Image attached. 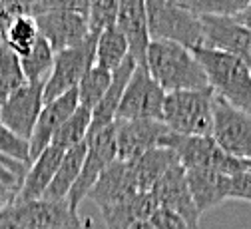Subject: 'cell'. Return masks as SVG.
Listing matches in <instances>:
<instances>
[{"label": "cell", "instance_id": "obj_28", "mask_svg": "<svg viewBox=\"0 0 251 229\" xmlns=\"http://www.w3.org/2000/svg\"><path fill=\"white\" fill-rule=\"evenodd\" d=\"M112 82V72L102 70L98 66H92L84 78L80 80L76 92H78V104L82 108H88L90 112L98 106V102L104 98L108 86Z\"/></svg>", "mask_w": 251, "mask_h": 229}, {"label": "cell", "instance_id": "obj_11", "mask_svg": "<svg viewBox=\"0 0 251 229\" xmlns=\"http://www.w3.org/2000/svg\"><path fill=\"white\" fill-rule=\"evenodd\" d=\"M44 108V84L26 82L6 102L0 104V124L30 144L34 126Z\"/></svg>", "mask_w": 251, "mask_h": 229}, {"label": "cell", "instance_id": "obj_26", "mask_svg": "<svg viewBox=\"0 0 251 229\" xmlns=\"http://www.w3.org/2000/svg\"><path fill=\"white\" fill-rule=\"evenodd\" d=\"M54 50L50 48V44L40 36L36 46L30 50L24 58H20V64H22V72L26 76V82H40V84H46L50 74H52V68H54Z\"/></svg>", "mask_w": 251, "mask_h": 229}, {"label": "cell", "instance_id": "obj_22", "mask_svg": "<svg viewBox=\"0 0 251 229\" xmlns=\"http://www.w3.org/2000/svg\"><path fill=\"white\" fill-rule=\"evenodd\" d=\"M158 202L153 200L151 191L138 193L130 200H124L120 204L102 207V217L106 229H130L138 221H150L153 211L158 209Z\"/></svg>", "mask_w": 251, "mask_h": 229}, {"label": "cell", "instance_id": "obj_6", "mask_svg": "<svg viewBox=\"0 0 251 229\" xmlns=\"http://www.w3.org/2000/svg\"><path fill=\"white\" fill-rule=\"evenodd\" d=\"M116 159H118V146H116V122H114L112 126L100 129L98 134L86 138V157L82 163V170L66 198L72 211L78 213L80 204L88 198L92 187L98 183L100 176Z\"/></svg>", "mask_w": 251, "mask_h": 229}, {"label": "cell", "instance_id": "obj_3", "mask_svg": "<svg viewBox=\"0 0 251 229\" xmlns=\"http://www.w3.org/2000/svg\"><path fill=\"white\" fill-rule=\"evenodd\" d=\"M148 32L151 40H168L185 48L205 46L201 16L172 0H146Z\"/></svg>", "mask_w": 251, "mask_h": 229}, {"label": "cell", "instance_id": "obj_32", "mask_svg": "<svg viewBox=\"0 0 251 229\" xmlns=\"http://www.w3.org/2000/svg\"><path fill=\"white\" fill-rule=\"evenodd\" d=\"M0 155L20 161L30 168V144L18 138L6 126L0 124Z\"/></svg>", "mask_w": 251, "mask_h": 229}, {"label": "cell", "instance_id": "obj_36", "mask_svg": "<svg viewBox=\"0 0 251 229\" xmlns=\"http://www.w3.org/2000/svg\"><path fill=\"white\" fill-rule=\"evenodd\" d=\"M231 200L251 202V174L239 172L231 176Z\"/></svg>", "mask_w": 251, "mask_h": 229}, {"label": "cell", "instance_id": "obj_31", "mask_svg": "<svg viewBox=\"0 0 251 229\" xmlns=\"http://www.w3.org/2000/svg\"><path fill=\"white\" fill-rule=\"evenodd\" d=\"M251 0H190L183 4L187 10H192L198 16H226V18H235L241 14Z\"/></svg>", "mask_w": 251, "mask_h": 229}, {"label": "cell", "instance_id": "obj_41", "mask_svg": "<svg viewBox=\"0 0 251 229\" xmlns=\"http://www.w3.org/2000/svg\"><path fill=\"white\" fill-rule=\"evenodd\" d=\"M172 2H176V4H181V6H183V4L190 2V0H172Z\"/></svg>", "mask_w": 251, "mask_h": 229}, {"label": "cell", "instance_id": "obj_9", "mask_svg": "<svg viewBox=\"0 0 251 229\" xmlns=\"http://www.w3.org/2000/svg\"><path fill=\"white\" fill-rule=\"evenodd\" d=\"M164 100H166V92L150 76L148 68L136 66L128 86H126L116 120H158L162 122Z\"/></svg>", "mask_w": 251, "mask_h": 229}, {"label": "cell", "instance_id": "obj_16", "mask_svg": "<svg viewBox=\"0 0 251 229\" xmlns=\"http://www.w3.org/2000/svg\"><path fill=\"white\" fill-rule=\"evenodd\" d=\"M78 106L80 104H78L76 90H70L64 96L44 104V108L38 116V122L34 126L32 138H30V163L52 144V138L56 136V132L62 127V124L78 110Z\"/></svg>", "mask_w": 251, "mask_h": 229}, {"label": "cell", "instance_id": "obj_18", "mask_svg": "<svg viewBox=\"0 0 251 229\" xmlns=\"http://www.w3.org/2000/svg\"><path fill=\"white\" fill-rule=\"evenodd\" d=\"M116 26L126 36L130 46V56L134 58L138 68H146V54L151 42L148 32L146 0H120Z\"/></svg>", "mask_w": 251, "mask_h": 229}, {"label": "cell", "instance_id": "obj_39", "mask_svg": "<svg viewBox=\"0 0 251 229\" xmlns=\"http://www.w3.org/2000/svg\"><path fill=\"white\" fill-rule=\"evenodd\" d=\"M4 46H6V36L2 34V32H0V50H2Z\"/></svg>", "mask_w": 251, "mask_h": 229}, {"label": "cell", "instance_id": "obj_30", "mask_svg": "<svg viewBox=\"0 0 251 229\" xmlns=\"http://www.w3.org/2000/svg\"><path fill=\"white\" fill-rule=\"evenodd\" d=\"M24 84H26V76L22 72L20 58L8 46H4L0 50V104L6 102Z\"/></svg>", "mask_w": 251, "mask_h": 229}, {"label": "cell", "instance_id": "obj_21", "mask_svg": "<svg viewBox=\"0 0 251 229\" xmlns=\"http://www.w3.org/2000/svg\"><path fill=\"white\" fill-rule=\"evenodd\" d=\"M134 70H136V62H134L132 56H128L112 72V82H110L104 98L98 102V106L92 110V124H90L88 136L98 134L100 129H104V127H108V126H112L116 122V114H118L120 102H122L126 86H128Z\"/></svg>", "mask_w": 251, "mask_h": 229}, {"label": "cell", "instance_id": "obj_4", "mask_svg": "<svg viewBox=\"0 0 251 229\" xmlns=\"http://www.w3.org/2000/svg\"><path fill=\"white\" fill-rule=\"evenodd\" d=\"M213 90H181L170 92L164 100L162 122L174 134L181 136H211L213 132Z\"/></svg>", "mask_w": 251, "mask_h": 229}, {"label": "cell", "instance_id": "obj_33", "mask_svg": "<svg viewBox=\"0 0 251 229\" xmlns=\"http://www.w3.org/2000/svg\"><path fill=\"white\" fill-rule=\"evenodd\" d=\"M120 0H90V28L92 32H102L104 28L116 24Z\"/></svg>", "mask_w": 251, "mask_h": 229}, {"label": "cell", "instance_id": "obj_17", "mask_svg": "<svg viewBox=\"0 0 251 229\" xmlns=\"http://www.w3.org/2000/svg\"><path fill=\"white\" fill-rule=\"evenodd\" d=\"M138 193H142V191L138 187V179H136V174H134L132 161L116 159L100 176L98 183L92 187L90 198L102 209V207L120 204L124 200H130Z\"/></svg>", "mask_w": 251, "mask_h": 229}, {"label": "cell", "instance_id": "obj_38", "mask_svg": "<svg viewBox=\"0 0 251 229\" xmlns=\"http://www.w3.org/2000/svg\"><path fill=\"white\" fill-rule=\"evenodd\" d=\"M130 229H153V227H151L150 221H138V223H134Z\"/></svg>", "mask_w": 251, "mask_h": 229}, {"label": "cell", "instance_id": "obj_19", "mask_svg": "<svg viewBox=\"0 0 251 229\" xmlns=\"http://www.w3.org/2000/svg\"><path fill=\"white\" fill-rule=\"evenodd\" d=\"M185 176L200 215L231 200V176L213 170H185Z\"/></svg>", "mask_w": 251, "mask_h": 229}, {"label": "cell", "instance_id": "obj_20", "mask_svg": "<svg viewBox=\"0 0 251 229\" xmlns=\"http://www.w3.org/2000/svg\"><path fill=\"white\" fill-rule=\"evenodd\" d=\"M64 153H66L64 150H60L56 146H48L32 163H30L14 204H28V202L42 200L46 189L50 187V183L56 176V172H58V168H60Z\"/></svg>", "mask_w": 251, "mask_h": 229}, {"label": "cell", "instance_id": "obj_8", "mask_svg": "<svg viewBox=\"0 0 251 229\" xmlns=\"http://www.w3.org/2000/svg\"><path fill=\"white\" fill-rule=\"evenodd\" d=\"M211 138L226 153L243 161L251 159V114L215 96Z\"/></svg>", "mask_w": 251, "mask_h": 229}, {"label": "cell", "instance_id": "obj_27", "mask_svg": "<svg viewBox=\"0 0 251 229\" xmlns=\"http://www.w3.org/2000/svg\"><path fill=\"white\" fill-rule=\"evenodd\" d=\"M90 124H92V112L88 108L78 106V110L62 124V127L56 132L50 146H56L60 150L68 152L70 148L86 142L88 132H90Z\"/></svg>", "mask_w": 251, "mask_h": 229}, {"label": "cell", "instance_id": "obj_25", "mask_svg": "<svg viewBox=\"0 0 251 229\" xmlns=\"http://www.w3.org/2000/svg\"><path fill=\"white\" fill-rule=\"evenodd\" d=\"M130 56V46L126 36L116 24L104 28L98 34L96 44V66L108 72H114L120 64Z\"/></svg>", "mask_w": 251, "mask_h": 229}, {"label": "cell", "instance_id": "obj_37", "mask_svg": "<svg viewBox=\"0 0 251 229\" xmlns=\"http://www.w3.org/2000/svg\"><path fill=\"white\" fill-rule=\"evenodd\" d=\"M235 20H237L239 24H243L245 28H249V30H251V4H249L241 14H237V16H235Z\"/></svg>", "mask_w": 251, "mask_h": 229}, {"label": "cell", "instance_id": "obj_15", "mask_svg": "<svg viewBox=\"0 0 251 229\" xmlns=\"http://www.w3.org/2000/svg\"><path fill=\"white\" fill-rule=\"evenodd\" d=\"M34 20L40 36L50 44L54 54L82 44L92 34L88 18L74 12H46L34 16Z\"/></svg>", "mask_w": 251, "mask_h": 229}, {"label": "cell", "instance_id": "obj_23", "mask_svg": "<svg viewBox=\"0 0 251 229\" xmlns=\"http://www.w3.org/2000/svg\"><path fill=\"white\" fill-rule=\"evenodd\" d=\"M84 157H86V142L70 148L64 153L60 168H58V172H56V176H54V179H52L50 187L46 189L42 200H48V202H66L72 185L76 183V179L80 176Z\"/></svg>", "mask_w": 251, "mask_h": 229}, {"label": "cell", "instance_id": "obj_13", "mask_svg": "<svg viewBox=\"0 0 251 229\" xmlns=\"http://www.w3.org/2000/svg\"><path fill=\"white\" fill-rule=\"evenodd\" d=\"M151 195H153V200L158 202L160 207L176 211L177 215H181L187 223H190L192 229L200 227L201 215L196 207L190 185H187V176H185L183 166L176 163L174 168H170L158 179V183L151 187Z\"/></svg>", "mask_w": 251, "mask_h": 229}, {"label": "cell", "instance_id": "obj_40", "mask_svg": "<svg viewBox=\"0 0 251 229\" xmlns=\"http://www.w3.org/2000/svg\"><path fill=\"white\" fill-rule=\"evenodd\" d=\"M243 166H245V172L251 174V159H245V161H243Z\"/></svg>", "mask_w": 251, "mask_h": 229}, {"label": "cell", "instance_id": "obj_35", "mask_svg": "<svg viewBox=\"0 0 251 229\" xmlns=\"http://www.w3.org/2000/svg\"><path fill=\"white\" fill-rule=\"evenodd\" d=\"M150 223L153 229H192L190 223H187L181 215H177L176 211L158 207L153 211V215L150 217Z\"/></svg>", "mask_w": 251, "mask_h": 229}, {"label": "cell", "instance_id": "obj_12", "mask_svg": "<svg viewBox=\"0 0 251 229\" xmlns=\"http://www.w3.org/2000/svg\"><path fill=\"white\" fill-rule=\"evenodd\" d=\"M172 129L158 120H116V146L120 161H134L150 150L162 148Z\"/></svg>", "mask_w": 251, "mask_h": 229}, {"label": "cell", "instance_id": "obj_14", "mask_svg": "<svg viewBox=\"0 0 251 229\" xmlns=\"http://www.w3.org/2000/svg\"><path fill=\"white\" fill-rule=\"evenodd\" d=\"M201 22L205 46L233 54L251 72V30L239 24L235 18L226 16H201Z\"/></svg>", "mask_w": 251, "mask_h": 229}, {"label": "cell", "instance_id": "obj_1", "mask_svg": "<svg viewBox=\"0 0 251 229\" xmlns=\"http://www.w3.org/2000/svg\"><path fill=\"white\" fill-rule=\"evenodd\" d=\"M146 68L166 94L207 88L205 72L196 54L176 42L151 40L146 54Z\"/></svg>", "mask_w": 251, "mask_h": 229}, {"label": "cell", "instance_id": "obj_2", "mask_svg": "<svg viewBox=\"0 0 251 229\" xmlns=\"http://www.w3.org/2000/svg\"><path fill=\"white\" fill-rule=\"evenodd\" d=\"M201 64L207 86L217 98H222L237 110L251 114V72L233 54L200 46L192 50Z\"/></svg>", "mask_w": 251, "mask_h": 229}, {"label": "cell", "instance_id": "obj_5", "mask_svg": "<svg viewBox=\"0 0 251 229\" xmlns=\"http://www.w3.org/2000/svg\"><path fill=\"white\" fill-rule=\"evenodd\" d=\"M170 148L183 170H213L226 176L245 172L243 159L226 153L211 136H181L170 132L162 144Z\"/></svg>", "mask_w": 251, "mask_h": 229}, {"label": "cell", "instance_id": "obj_34", "mask_svg": "<svg viewBox=\"0 0 251 229\" xmlns=\"http://www.w3.org/2000/svg\"><path fill=\"white\" fill-rule=\"evenodd\" d=\"M46 12H74L80 16H90V0H38L34 16Z\"/></svg>", "mask_w": 251, "mask_h": 229}, {"label": "cell", "instance_id": "obj_24", "mask_svg": "<svg viewBox=\"0 0 251 229\" xmlns=\"http://www.w3.org/2000/svg\"><path fill=\"white\" fill-rule=\"evenodd\" d=\"M176 163H179V161L170 148H155V150L146 152L138 159H134L132 166H134V174H136L140 191L142 193L151 191V187L158 183V179L170 168H174Z\"/></svg>", "mask_w": 251, "mask_h": 229}, {"label": "cell", "instance_id": "obj_7", "mask_svg": "<svg viewBox=\"0 0 251 229\" xmlns=\"http://www.w3.org/2000/svg\"><path fill=\"white\" fill-rule=\"evenodd\" d=\"M98 34L100 32H92L82 44L56 54L52 74L44 84V104L64 96L70 90H76L84 74L92 66H96Z\"/></svg>", "mask_w": 251, "mask_h": 229}, {"label": "cell", "instance_id": "obj_29", "mask_svg": "<svg viewBox=\"0 0 251 229\" xmlns=\"http://www.w3.org/2000/svg\"><path fill=\"white\" fill-rule=\"evenodd\" d=\"M38 38H40V30H38L34 16H20L10 24L6 32V46L18 58H24L36 46Z\"/></svg>", "mask_w": 251, "mask_h": 229}, {"label": "cell", "instance_id": "obj_10", "mask_svg": "<svg viewBox=\"0 0 251 229\" xmlns=\"http://www.w3.org/2000/svg\"><path fill=\"white\" fill-rule=\"evenodd\" d=\"M0 217L28 229H82V219L70 209L68 202L36 200L28 204H12L0 209Z\"/></svg>", "mask_w": 251, "mask_h": 229}]
</instances>
